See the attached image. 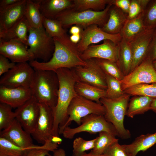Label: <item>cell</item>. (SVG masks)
Here are the masks:
<instances>
[{"label":"cell","instance_id":"6da1fadb","mask_svg":"<svg viewBox=\"0 0 156 156\" xmlns=\"http://www.w3.org/2000/svg\"><path fill=\"white\" fill-rule=\"evenodd\" d=\"M55 45L52 57L46 62L35 60L29 62L34 70H49L55 72L62 68L72 69L79 66H86V61L81 58L76 44L72 42L66 34L59 38H53Z\"/></svg>","mask_w":156,"mask_h":156},{"label":"cell","instance_id":"7a4b0ae2","mask_svg":"<svg viewBox=\"0 0 156 156\" xmlns=\"http://www.w3.org/2000/svg\"><path fill=\"white\" fill-rule=\"evenodd\" d=\"M59 81L57 104L53 110L54 116L53 133L54 136L59 137V131L65 125L68 118L67 111L69 105L77 95L75 88L78 81L72 69L59 68L55 71Z\"/></svg>","mask_w":156,"mask_h":156},{"label":"cell","instance_id":"3957f363","mask_svg":"<svg viewBox=\"0 0 156 156\" xmlns=\"http://www.w3.org/2000/svg\"><path fill=\"white\" fill-rule=\"evenodd\" d=\"M35 70L30 88L33 96L39 102L46 104L53 111L57 101L59 83L57 75L51 70Z\"/></svg>","mask_w":156,"mask_h":156},{"label":"cell","instance_id":"277c9868","mask_svg":"<svg viewBox=\"0 0 156 156\" xmlns=\"http://www.w3.org/2000/svg\"><path fill=\"white\" fill-rule=\"evenodd\" d=\"M112 5V3L109 4L104 10L99 11L92 10L79 11L69 9L59 14L55 19L60 21L64 28L75 25L85 28L94 24L101 28L107 21L109 9Z\"/></svg>","mask_w":156,"mask_h":156},{"label":"cell","instance_id":"5b68a950","mask_svg":"<svg viewBox=\"0 0 156 156\" xmlns=\"http://www.w3.org/2000/svg\"><path fill=\"white\" fill-rule=\"evenodd\" d=\"M130 96L125 93L117 98L103 97L100 99L101 103L105 108V119L113 125L118 136L122 139L129 138L131 136L130 131L125 128L124 124Z\"/></svg>","mask_w":156,"mask_h":156},{"label":"cell","instance_id":"8992f818","mask_svg":"<svg viewBox=\"0 0 156 156\" xmlns=\"http://www.w3.org/2000/svg\"><path fill=\"white\" fill-rule=\"evenodd\" d=\"M105 113V108L102 104L77 94L69 105L67 111L68 119L59 130V134H62L64 128L68 127L73 121L79 126L81 124V118L88 115L93 114L104 115Z\"/></svg>","mask_w":156,"mask_h":156},{"label":"cell","instance_id":"52a82bcc","mask_svg":"<svg viewBox=\"0 0 156 156\" xmlns=\"http://www.w3.org/2000/svg\"><path fill=\"white\" fill-rule=\"evenodd\" d=\"M103 131L115 137L118 136L115 127L105 119L104 115L91 114L82 118L81 124L78 127L72 128L68 126L65 128L62 134L65 138L72 139L76 134L81 132L95 134Z\"/></svg>","mask_w":156,"mask_h":156},{"label":"cell","instance_id":"ba28073f","mask_svg":"<svg viewBox=\"0 0 156 156\" xmlns=\"http://www.w3.org/2000/svg\"><path fill=\"white\" fill-rule=\"evenodd\" d=\"M28 32V50L34 60L40 59L44 62L49 61L54 50L53 38L48 35L44 27L35 28L30 26Z\"/></svg>","mask_w":156,"mask_h":156},{"label":"cell","instance_id":"9c48e42d","mask_svg":"<svg viewBox=\"0 0 156 156\" xmlns=\"http://www.w3.org/2000/svg\"><path fill=\"white\" fill-rule=\"evenodd\" d=\"M40 114L34 130L31 134L38 143L42 145L51 142L55 143L59 137L53 136L54 116L52 109L46 104L39 102Z\"/></svg>","mask_w":156,"mask_h":156},{"label":"cell","instance_id":"30bf717a","mask_svg":"<svg viewBox=\"0 0 156 156\" xmlns=\"http://www.w3.org/2000/svg\"><path fill=\"white\" fill-rule=\"evenodd\" d=\"M35 72L34 69L27 62L16 64L1 76L0 85L10 88H30Z\"/></svg>","mask_w":156,"mask_h":156},{"label":"cell","instance_id":"8fae6325","mask_svg":"<svg viewBox=\"0 0 156 156\" xmlns=\"http://www.w3.org/2000/svg\"><path fill=\"white\" fill-rule=\"evenodd\" d=\"M124 91L131 86L141 84L156 83V71L153 61L147 56L129 74L120 81Z\"/></svg>","mask_w":156,"mask_h":156},{"label":"cell","instance_id":"7c38bea8","mask_svg":"<svg viewBox=\"0 0 156 156\" xmlns=\"http://www.w3.org/2000/svg\"><path fill=\"white\" fill-rule=\"evenodd\" d=\"M85 61L87 65L79 66L72 68L78 80L106 90L107 86L105 73L94 59Z\"/></svg>","mask_w":156,"mask_h":156},{"label":"cell","instance_id":"4fadbf2b","mask_svg":"<svg viewBox=\"0 0 156 156\" xmlns=\"http://www.w3.org/2000/svg\"><path fill=\"white\" fill-rule=\"evenodd\" d=\"M39 102L33 96L14 112L16 119L23 129L31 134L36 126L40 114Z\"/></svg>","mask_w":156,"mask_h":156},{"label":"cell","instance_id":"5bb4252c","mask_svg":"<svg viewBox=\"0 0 156 156\" xmlns=\"http://www.w3.org/2000/svg\"><path fill=\"white\" fill-rule=\"evenodd\" d=\"M95 24L90 25L83 30L81 39L77 44L78 50L82 53L91 44H95L106 40H111L116 44H119L122 37L120 34H111L103 31Z\"/></svg>","mask_w":156,"mask_h":156},{"label":"cell","instance_id":"9a60e30c","mask_svg":"<svg viewBox=\"0 0 156 156\" xmlns=\"http://www.w3.org/2000/svg\"><path fill=\"white\" fill-rule=\"evenodd\" d=\"M155 29H146L128 42L133 56L131 72L147 56Z\"/></svg>","mask_w":156,"mask_h":156},{"label":"cell","instance_id":"2e32d148","mask_svg":"<svg viewBox=\"0 0 156 156\" xmlns=\"http://www.w3.org/2000/svg\"><path fill=\"white\" fill-rule=\"evenodd\" d=\"M0 54L11 62L18 63L35 60L27 46L17 41L7 40L0 38Z\"/></svg>","mask_w":156,"mask_h":156},{"label":"cell","instance_id":"e0dca14e","mask_svg":"<svg viewBox=\"0 0 156 156\" xmlns=\"http://www.w3.org/2000/svg\"><path fill=\"white\" fill-rule=\"evenodd\" d=\"M119 44H116L110 40H106L101 44L90 45L81 53V57L85 61L91 59L99 58L107 60L117 63Z\"/></svg>","mask_w":156,"mask_h":156},{"label":"cell","instance_id":"ac0fdd59","mask_svg":"<svg viewBox=\"0 0 156 156\" xmlns=\"http://www.w3.org/2000/svg\"><path fill=\"white\" fill-rule=\"evenodd\" d=\"M33 96L30 88H10L0 85V103L7 104L12 108H18Z\"/></svg>","mask_w":156,"mask_h":156},{"label":"cell","instance_id":"d6986e66","mask_svg":"<svg viewBox=\"0 0 156 156\" xmlns=\"http://www.w3.org/2000/svg\"><path fill=\"white\" fill-rule=\"evenodd\" d=\"M31 135L23 129L16 118L7 128L0 132V137L23 148H29L34 145Z\"/></svg>","mask_w":156,"mask_h":156},{"label":"cell","instance_id":"ffe728a7","mask_svg":"<svg viewBox=\"0 0 156 156\" xmlns=\"http://www.w3.org/2000/svg\"><path fill=\"white\" fill-rule=\"evenodd\" d=\"M27 0H21L0 11V32L11 27L24 16Z\"/></svg>","mask_w":156,"mask_h":156},{"label":"cell","instance_id":"44dd1931","mask_svg":"<svg viewBox=\"0 0 156 156\" xmlns=\"http://www.w3.org/2000/svg\"><path fill=\"white\" fill-rule=\"evenodd\" d=\"M127 14L115 5L110 7L107 21L101 29L111 34H120L127 20Z\"/></svg>","mask_w":156,"mask_h":156},{"label":"cell","instance_id":"7402d4cb","mask_svg":"<svg viewBox=\"0 0 156 156\" xmlns=\"http://www.w3.org/2000/svg\"><path fill=\"white\" fill-rule=\"evenodd\" d=\"M29 27L24 16L8 30L0 32V38L19 42L28 47L27 34Z\"/></svg>","mask_w":156,"mask_h":156},{"label":"cell","instance_id":"603a6c76","mask_svg":"<svg viewBox=\"0 0 156 156\" xmlns=\"http://www.w3.org/2000/svg\"><path fill=\"white\" fill-rule=\"evenodd\" d=\"M73 0H42L40 11L43 17L55 19L59 14L73 7Z\"/></svg>","mask_w":156,"mask_h":156},{"label":"cell","instance_id":"cb8c5ba5","mask_svg":"<svg viewBox=\"0 0 156 156\" xmlns=\"http://www.w3.org/2000/svg\"><path fill=\"white\" fill-rule=\"evenodd\" d=\"M156 144V132L137 137L131 143L122 145L131 156H136L140 151L144 152Z\"/></svg>","mask_w":156,"mask_h":156},{"label":"cell","instance_id":"d4e9b609","mask_svg":"<svg viewBox=\"0 0 156 156\" xmlns=\"http://www.w3.org/2000/svg\"><path fill=\"white\" fill-rule=\"evenodd\" d=\"M154 98L143 96H135L130 99L126 115L133 118L135 116L144 114L150 110Z\"/></svg>","mask_w":156,"mask_h":156},{"label":"cell","instance_id":"484cf974","mask_svg":"<svg viewBox=\"0 0 156 156\" xmlns=\"http://www.w3.org/2000/svg\"><path fill=\"white\" fill-rule=\"evenodd\" d=\"M42 0H27L24 16L29 26L35 28L43 27V17L40 11Z\"/></svg>","mask_w":156,"mask_h":156},{"label":"cell","instance_id":"4316f807","mask_svg":"<svg viewBox=\"0 0 156 156\" xmlns=\"http://www.w3.org/2000/svg\"><path fill=\"white\" fill-rule=\"evenodd\" d=\"M143 12L134 18L127 19L122 29L120 34L128 42L146 29L143 22Z\"/></svg>","mask_w":156,"mask_h":156},{"label":"cell","instance_id":"83f0119b","mask_svg":"<svg viewBox=\"0 0 156 156\" xmlns=\"http://www.w3.org/2000/svg\"><path fill=\"white\" fill-rule=\"evenodd\" d=\"M75 88L77 94L99 103H101L100 99L105 95L106 90L79 80L76 82Z\"/></svg>","mask_w":156,"mask_h":156},{"label":"cell","instance_id":"f1b7e54d","mask_svg":"<svg viewBox=\"0 0 156 156\" xmlns=\"http://www.w3.org/2000/svg\"><path fill=\"white\" fill-rule=\"evenodd\" d=\"M119 51L117 64L124 75L131 72L132 63V53L128 42L122 37L119 44Z\"/></svg>","mask_w":156,"mask_h":156},{"label":"cell","instance_id":"f546056e","mask_svg":"<svg viewBox=\"0 0 156 156\" xmlns=\"http://www.w3.org/2000/svg\"><path fill=\"white\" fill-rule=\"evenodd\" d=\"M113 0H74L73 9L77 11L92 10L101 11L112 3Z\"/></svg>","mask_w":156,"mask_h":156},{"label":"cell","instance_id":"4dcf8cb0","mask_svg":"<svg viewBox=\"0 0 156 156\" xmlns=\"http://www.w3.org/2000/svg\"><path fill=\"white\" fill-rule=\"evenodd\" d=\"M118 141L109 133L104 131L100 132L99 136L96 138L94 147L91 151L95 154L102 155L111 145Z\"/></svg>","mask_w":156,"mask_h":156},{"label":"cell","instance_id":"1f68e13d","mask_svg":"<svg viewBox=\"0 0 156 156\" xmlns=\"http://www.w3.org/2000/svg\"><path fill=\"white\" fill-rule=\"evenodd\" d=\"M124 92L132 96H143L155 98L156 83L137 84L127 88Z\"/></svg>","mask_w":156,"mask_h":156},{"label":"cell","instance_id":"d6a6232c","mask_svg":"<svg viewBox=\"0 0 156 156\" xmlns=\"http://www.w3.org/2000/svg\"><path fill=\"white\" fill-rule=\"evenodd\" d=\"M33 146L28 148L21 147L0 137V156H25L26 150Z\"/></svg>","mask_w":156,"mask_h":156},{"label":"cell","instance_id":"836d02e7","mask_svg":"<svg viewBox=\"0 0 156 156\" xmlns=\"http://www.w3.org/2000/svg\"><path fill=\"white\" fill-rule=\"evenodd\" d=\"M94 59L105 74L112 76L120 81L123 79L125 76L117 63L106 59Z\"/></svg>","mask_w":156,"mask_h":156},{"label":"cell","instance_id":"e575fe53","mask_svg":"<svg viewBox=\"0 0 156 156\" xmlns=\"http://www.w3.org/2000/svg\"><path fill=\"white\" fill-rule=\"evenodd\" d=\"M42 24L47 34L52 38L61 37L66 34L61 23L57 19L43 17Z\"/></svg>","mask_w":156,"mask_h":156},{"label":"cell","instance_id":"d590c367","mask_svg":"<svg viewBox=\"0 0 156 156\" xmlns=\"http://www.w3.org/2000/svg\"><path fill=\"white\" fill-rule=\"evenodd\" d=\"M143 20L146 29L156 28V0H150L143 12Z\"/></svg>","mask_w":156,"mask_h":156},{"label":"cell","instance_id":"8d00e7d4","mask_svg":"<svg viewBox=\"0 0 156 156\" xmlns=\"http://www.w3.org/2000/svg\"><path fill=\"white\" fill-rule=\"evenodd\" d=\"M105 75L107 88L104 97L114 99L122 95L125 93L121 88L120 81L108 75Z\"/></svg>","mask_w":156,"mask_h":156},{"label":"cell","instance_id":"74e56055","mask_svg":"<svg viewBox=\"0 0 156 156\" xmlns=\"http://www.w3.org/2000/svg\"><path fill=\"white\" fill-rule=\"evenodd\" d=\"M58 145L52 142L47 143L41 146L34 145L26 150L25 156H53L49 153V152H53L57 149Z\"/></svg>","mask_w":156,"mask_h":156},{"label":"cell","instance_id":"f35d334b","mask_svg":"<svg viewBox=\"0 0 156 156\" xmlns=\"http://www.w3.org/2000/svg\"><path fill=\"white\" fill-rule=\"evenodd\" d=\"M12 108L5 103H0V130L7 128L16 118Z\"/></svg>","mask_w":156,"mask_h":156},{"label":"cell","instance_id":"ab89813d","mask_svg":"<svg viewBox=\"0 0 156 156\" xmlns=\"http://www.w3.org/2000/svg\"><path fill=\"white\" fill-rule=\"evenodd\" d=\"M96 138L90 140H86L79 137L75 138L73 143V154H80L94 147Z\"/></svg>","mask_w":156,"mask_h":156},{"label":"cell","instance_id":"60d3db41","mask_svg":"<svg viewBox=\"0 0 156 156\" xmlns=\"http://www.w3.org/2000/svg\"><path fill=\"white\" fill-rule=\"evenodd\" d=\"M149 1L150 0H131L127 19L134 18L143 12Z\"/></svg>","mask_w":156,"mask_h":156},{"label":"cell","instance_id":"b9f144b4","mask_svg":"<svg viewBox=\"0 0 156 156\" xmlns=\"http://www.w3.org/2000/svg\"><path fill=\"white\" fill-rule=\"evenodd\" d=\"M103 156H131L126 151L122 145L118 142L111 145L102 154Z\"/></svg>","mask_w":156,"mask_h":156},{"label":"cell","instance_id":"7bdbcfd3","mask_svg":"<svg viewBox=\"0 0 156 156\" xmlns=\"http://www.w3.org/2000/svg\"><path fill=\"white\" fill-rule=\"evenodd\" d=\"M16 63L10 62L8 59L0 54V76H1L13 67Z\"/></svg>","mask_w":156,"mask_h":156},{"label":"cell","instance_id":"ee69618b","mask_svg":"<svg viewBox=\"0 0 156 156\" xmlns=\"http://www.w3.org/2000/svg\"><path fill=\"white\" fill-rule=\"evenodd\" d=\"M131 0H113L112 5H114L127 14Z\"/></svg>","mask_w":156,"mask_h":156},{"label":"cell","instance_id":"f6af8a7d","mask_svg":"<svg viewBox=\"0 0 156 156\" xmlns=\"http://www.w3.org/2000/svg\"><path fill=\"white\" fill-rule=\"evenodd\" d=\"M147 56L152 61L156 60V28L155 29Z\"/></svg>","mask_w":156,"mask_h":156},{"label":"cell","instance_id":"bcb514c9","mask_svg":"<svg viewBox=\"0 0 156 156\" xmlns=\"http://www.w3.org/2000/svg\"><path fill=\"white\" fill-rule=\"evenodd\" d=\"M21 0H1L0 11H2L19 2Z\"/></svg>","mask_w":156,"mask_h":156},{"label":"cell","instance_id":"7dc6e473","mask_svg":"<svg viewBox=\"0 0 156 156\" xmlns=\"http://www.w3.org/2000/svg\"><path fill=\"white\" fill-rule=\"evenodd\" d=\"M83 30L82 28L75 25L71 27L69 32L71 35L81 34Z\"/></svg>","mask_w":156,"mask_h":156},{"label":"cell","instance_id":"c3c4849f","mask_svg":"<svg viewBox=\"0 0 156 156\" xmlns=\"http://www.w3.org/2000/svg\"><path fill=\"white\" fill-rule=\"evenodd\" d=\"M81 37V34H73L69 36V38L72 42L77 44L80 41Z\"/></svg>","mask_w":156,"mask_h":156},{"label":"cell","instance_id":"681fc988","mask_svg":"<svg viewBox=\"0 0 156 156\" xmlns=\"http://www.w3.org/2000/svg\"><path fill=\"white\" fill-rule=\"evenodd\" d=\"M53 152V156H66L65 151L62 148H57Z\"/></svg>","mask_w":156,"mask_h":156},{"label":"cell","instance_id":"f907efd6","mask_svg":"<svg viewBox=\"0 0 156 156\" xmlns=\"http://www.w3.org/2000/svg\"><path fill=\"white\" fill-rule=\"evenodd\" d=\"M72 156H103V155H99L95 154L91 151L89 153H87L85 152L78 155H74L73 154Z\"/></svg>","mask_w":156,"mask_h":156},{"label":"cell","instance_id":"816d5d0a","mask_svg":"<svg viewBox=\"0 0 156 156\" xmlns=\"http://www.w3.org/2000/svg\"><path fill=\"white\" fill-rule=\"evenodd\" d=\"M150 110L156 113V98L154 99L151 103Z\"/></svg>","mask_w":156,"mask_h":156},{"label":"cell","instance_id":"f5cc1de1","mask_svg":"<svg viewBox=\"0 0 156 156\" xmlns=\"http://www.w3.org/2000/svg\"><path fill=\"white\" fill-rule=\"evenodd\" d=\"M153 64L155 70L156 71V60L153 61Z\"/></svg>","mask_w":156,"mask_h":156},{"label":"cell","instance_id":"db71d44e","mask_svg":"<svg viewBox=\"0 0 156 156\" xmlns=\"http://www.w3.org/2000/svg\"></svg>","mask_w":156,"mask_h":156},{"label":"cell","instance_id":"11a10c76","mask_svg":"<svg viewBox=\"0 0 156 156\" xmlns=\"http://www.w3.org/2000/svg\"></svg>","mask_w":156,"mask_h":156}]
</instances>
